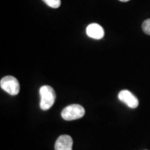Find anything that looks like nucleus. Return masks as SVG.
<instances>
[{
    "label": "nucleus",
    "mask_w": 150,
    "mask_h": 150,
    "mask_svg": "<svg viewBox=\"0 0 150 150\" xmlns=\"http://www.w3.org/2000/svg\"><path fill=\"white\" fill-rule=\"evenodd\" d=\"M40 108L43 110L50 109L53 106L56 99V93L50 86H43L40 89Z\"/></svg>",
    "instance_id": "1"
},
{
    "label": "nucleus",
    "mask_w": 150,
    "mask_h": 150,
    "mask_svg": "<svg viewBox=\"0 0 150 150\" xmlns=\"http://www.w3.org/2000/svg\"><path fill=\"white\" fill-rule=\"evenodd\" d=\"M120 1H122V2H127V1H130V0H120Z\"/></svg>",
    "instance_id": "9"
},
{
    "label": "nucleus",
    "mask_w": 150,
    "mask_h": 150,
    "mask_svg": "<svg viewBox=\"0 0 150 150\" xmlns=\"http://www.w3.org/2000/svg\"><path fill=\"white\" fill-rule=\"evenodd\" d=\"M0 86L4 91L11 95H17L20 93V83L18 79L13 76H6L1 79Z\"/></svg>",
    "instance_id": "3"
},
{
    "label": "nucleus",
    "mask_w": 150,
    "mask_h": 150,
    "mask_svg": "<svg viewBox=\"0 0 150 150\" xmlns=\"http://www.w3.org/2000/svg\"><path fill=\"white\" fill-rule=\"evenodd\" d=\"M142 28L145 34L150 35V19H147L143 22Z\"/></svg>",
    "instance_id": "8"
},
{
    "label": "nucleus",
    "mask_w": 150,
    "mask_h": 150,
    "mask_svg": "<svg viewBox=\"0 0 150 150\" xmlns=\"http://www.w3.org/2000/svg\"><path fill=\"white\" fill-rule=\"evenodd\" d=\"M86 33L91 38L100 40L104 36V30L99 24L93 23L89 24L86 28Z\"/></svg>",
    "instance_id": "5"
},
{
    "label": "nucleus",
    "mask_w": 150,
    "mask_h": 150,
    "mask_svg": "<svg viewBox=\"0 0 150 150\" xmlns=\"http://www.w3.org/2000/svg\"><path fill=\"white\" fill-rule=\"evenodd\" d=\"M118 98L121 102L126 104L129 107L136 108L138 106V99L130 91L123 90L118 94Z\"/></svg>",
    "instance_id": "4"
},
{
    "label": "nucleus",
    "mask_w": 150,
    "mask_h": 150,
    "mask_svg": "<svg viewBox=\"0 0 150 150\" xmlns=\"http://www.w3.org/2000/svg\"><path fill=\"white\" fill-rule=\"evenodd\" d=\"M85 114V109L79 104L69 105L62 110L61 116L65 120L70 121L81 118Z\"/></svg>",
    "instance_id": "2"
},
{
    "label": "nucleus",
    "mask_w": 150,
    "mask_h": 150,
    "mask_svg": "<svg viewBox=\"0 0 150 150\" xmlns=\"http://www.w3.org/2000/svg\"><path fill=\"white\" fill-rule=\"evenodd\" d=\"M47 5L53 8H58L61 6V0H42Z\"/></svg>",
    "instance_id": "7"
},
{
    "label": "nucleus",
    "mask_w": 150,
    "mask_h": 150,
    "mask_svg": "<svg viewBox=\"0 0 150 150\" xmlns=\"http://www.w3.org/2000/svg\"><path fill=\"white\" fill-rule=\"evenodd\" d=\"M73 140L68 135H62L56 140L55 150H72Z\"/></svg>",
    "instance_id": "6"
}]
</instances>
